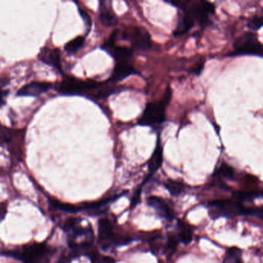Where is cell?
I'll return each instance as SVG.
<instances>
[{"label": "cell", "instance_id": "cell-3", "mask_svg": "<svg viewBox=\"0 0 263 263\" xmlns=\"http://www.w3.org/2000/svg\"><path fill=\"white\" fill-rule=\"evenodd\" d=\"M171 90L167 88L164 99L160 101L147 104L144 112L138 119V124L141 126H154L165 121V108L171 98Z\"/></svg>", "mask_w": 263, "mask_h": 263}, {"label": "cell", "instance_id": "cell-21", "mask_svg": "<svg viewBox=\"0 0 263 263\" xmlns=\"http://www.w3.org/2000/svg\"><path fill=\"white\" fill-rule=\"evenodd\" d=\"M164 186L173 196H178L184 192V186L178 181L170 180L164 184Z\"/></svg>", "mask_w": 263, "mask_h": 263}, {"label": "cell", "instance_id": "cell-6", "mask_svg": "<svg viewBox=\"0 0 263 263\" xmlns=\"http://www.w3.org/2000/svg\"><path fill=\"white\" fill-rule=\"evenodd\" d=\"M118 35L121 39L127 40L132 44V47L137 50H148L152 46L150 34L144 27H133L128 31L120 33Z\"/></svg>", "mask_w": 263, "mask_h": 263}, {"label": "cell", "instance_id": "cell-20", "mask_svg": "<svg viewBox=\"0 0 263 263\" xmlns=\"http://www.w3.org/2000/svg\"><path fill=\"white\" fill-rule=\"evenodd\" d=\"M234 196L239 201H250L258 197H263V192H258V191L235 192Z\"/></svg>", "mask_w": 263, "mask_h": 263}, {"label": "cell", "instance_id": "cell-26", "mask_svg": "<svg viewBox=\"0 0 263 263\" xmlns=\"http://www.w3.org/2000/svg\"><path fill=\"white\" fill-rule=\"evenodd\" d=\"M263 26V15L262 16H255L252 18L249 24H248V27L251 30L253 31H256L258 29L261 28Z\"/></svg>", "mask_w": 263, "mask_h": 263}, {"label": "cell", "instance_id": "cell-9", "mask_svg": "<svg viewBox=\"0 0 263 263\" xmlns=\"http://www.w3.org/2000/svg\"><path fill=\"white\" fill-rule=\"evenodd\" d=\"M102 48L107 53H110L116 60L117 62H129L130 58L133 56L132 49L116 46L115 42L110 39L104 44Z\"/></svg>", "mask_w": 263, "mask_h": 263}, {"label": "cell", "instance_id": "cell-14", "mask_svg": "<svg viewBox=\"0 0 263 263\" xmlns=\"http://www.w3.org/2000/svg\"><path fill=\"white\" fill-rule=\"evenodd\" d=\"M99 19L101 24L107 27H114L118 23V16L103 1L100 2Z\"/></svg>", "mask_w": 263, "mask_h": 263}, {"label": "cell", "instance_id": "cell-27", "mask_svg": "<svg viewBox=\"0 0 263 263\" xmlns=\"http://www.w3.org/2000/svg\"><path fill=\"white\" fill-rule=\"evenodd\" d=\"M245 215H253L263 220V206L257 208H246L245 209Z\"/></svg>", "mask_w": 263, "mask_h": 263}, {"label": "cell", "instance_id": "cell-25", "mask_svg": "<svg viewBox=\"0 0 263 263\" xmlns=\"http://www.w3.org/2000/svg\"><path fill=\"white\" fill-rule=\"evenodd\" d=\"M177 246H178L177 238H175V235H170V236L168 237L167 246H166L165 248L166 255H167V256H171V255L175 252Z\"/></svg>", "mask_w": 263, "mask_h": 263}, {"label": "cell", "instance_id": "cell-2", "mask_svg": "<svg viewBox=\"0 0 263 263\" xmlns=\"http://www.w3.org/2000/svg\"><path fill=\"white\" fill-rule=\"evenodd\" d=\"M7 254L24 263H48L52 250L44 243H33L10 251Z\"/></svg>", "mask_w": 263, "mask_h": 263}, {"label": "cell", "instance_id": "cell-17", "mask_svg": "<svg viewBox=\"0 0 263 263\" xmlns=\"http://www.w3.org/2000/svg\"><path fill=\"white\" fill-rule=\"evenodd\" d=\"M121 90H122L121 87H112V86L104 85V84H102L98 90H95V93H90L88 97L97 100L104 99L113 93L121 91Z\"/></svg>", "mask_w": 263, "mask_h": 263}, {"label": "cell", "instance_id": "cell-19", "mask_svg": "<svg viewBox=\"0 0 263 263\" xmlns=\"http://www.w3.org/2000/svg\"><path fill=\"white\" fill-rule=\"evenodd\" d=\"M179 238L184 244H189L192 240V232L189 226L184 222H179Z\"/></svg>", "mask_w": 263, "mask_h": 263}, {"label": "cell", "instance_id": "cell-7", "mask_svg": "<svg viewBox=\"0 0 263 263\" xmlns=\"http://www.w3.org/2000/svg\"><path fill=\"white\" fill-rule=\"evenodd\" d=\"M209 208L212 209V211H210L212 217L216 214L217 217L223 216L227 218H233L237 215H244L246 209L239 201L231 200L212 201L209 204Z\"/></svg>", "mask_w": 263, "mask_h": 263}, {"label": "cell", "instance_id": "cell-16", "mask_svg": "<svg viewBox=\"0 0 263 263\" xmlns=\"http://www.w3.org/2000/svg\"><path fill=\"white\" fill-rule=\"evenodd\" d=\"M194 24H195V21L191 17L190 15L184 10L182 14L180 16L179 20H178L176 29L174 32V35L175 36H178L184 34L191 28H192Z\"/></svg>", "mask_w": 263, "mask_h": 263}, {"label": "cell", "instance_id": "cell-11", "mask_svg": "<svg viewBox=\"0 0 263 263\" xmlns=\"http://www.w3.org/2000/svg\"><path fill=\"white\" fill-rule=\"evenodd\" d=\"M51 86L50 83L33 81L21 87L16 95L21 97H36L47 92L49 89L51 88Z\"/></svg>", "mask_w": 263, "mask_h": 263}, {"label": "cell", "instance_id": "cell-4", "mask_svg": "<svg viewBox=\"0 0 263 263\" xmlns=\"http://www.w3.org/2000/svg\"><path fill=\"white\" fill-rule=\"evenodd\" d=\"M101 85L102 83L96 82L91 80L83 81L73 77H67L63 80L58 90L64 95H83L87 92H90V95L98 90Z\"/></svg>", "mask_w": 263, "mask_h": 263}, {"label": "cell", "instance_id": "cell-22", "mask_svg": "<svg viewBox=\"0 0 263 263\" xmlns=\"http://www.w3.org/2000/svg\"><path fill=\"white\" fill-rule=\"evenodd\" d=\"M240 255L241 251L236 248H232L228 251L223 263H242Z\"/></svg>", "mask_w": 263, "mask_h": 263}, {"label": "cell", "instance_id": "cell-10", "mask_svg": "<svg viewBox=\"0 0 263 263\" xmlns=\"http://www.w3.org/2000/svg\"><path fill=\"white\" fill-rule=\"evenodd\" d=\"M38 58L44 64L51 66L59 71H62L61 70V52L58 49L44 47L40 51Z\"/></svg>", "mask_w": 263, "mask_h": 263}, {"label": "cell", "instance_id": "cell-28", "mask_svg": "<svg viewBox=\"0 0 263 263\" xmlns=\"http://www.w3.org/2000/svg\"><path fill=\"white\" fill-rule=\"evenodd\" d=\"M78 11H79L80 15H81V18H82L83 21H84V24H85L86 27H87V28L90 29V27H91L92 21L91 19H90V16L88 15V13H86L84 10L80 8V7H78Z\"/></svg>", "mask_w": 263, "mask_h": 263}, {"label": "cell", "instance_id": "cell-5", "mask_svg": "<svg viewBox=\"0 0 263 263\" xmlns=\"http://www.w3.org/2000/svg\"><path fill=\"white\" fill-rule=\"evenodd\" d=\"M232 54L263 57V45L258 41L255 33H246L235 41Z\"/></svg>", "mask_w": 263, "mask_h": 263}, {"label": "cell", "instance_id": "cell-15", "mask_svg": "<svg viewBox=\"0 0 263 263\" xmlns=\"http://www.w3.org/2000/svg\"><path fill=\"white\" fill-rule=\"evenodd\" d=\"M163 162V149L160 137L157 141L156 147L148 161V170L151 174L155 173L161 167Z\"/></svg>", "mask_w": 263, "mask_h": 263}, {"label": "cell", "instance_id": "cell-13", "mask_svg": "<svg viewBox=\"0 0 263 263\" xmlns=\"http://www.w3.org/2000/svg\"><path fill=\"white\" fill-rule=\"evenodd\" d=\"M147 204L155 209L162 218L171 221L174 218V212L165 200L157 196H151L147 198Z\"/></svg>", "mask_w": 263, "mask_h": 263}, {"label": "cell", "instance_id": "cell-18", "mask_svg": "<svg viewBox=\"0 0 263 263\" xmlns=\"http://www.w3.org/2000/svg\"><path fill=\"white\" fill-rule=\"evenodd\" d=\"M84 42H85V38L84 36H78L66 44L64 47L65 51L70 55L75 54L78 50L82 48Z\"/></svg>", "mask_w": 263, "mask_h": 263}, {"label": "cell", "instance_id": "cell-29", "mask_svg": "<svg viewBox=\"0 0 263 263\" xmlns=\"http://www.w3.org/2000/svg\"><path fill=\"white\" fill-rule=\"evenodd\" d=\"M203 67H204V64H203V63H201L199 65L197 66V67L194 68V70H192V73H195V74H199L201 70H202Z\"/></svg>", "mask_w": 263, "mask_h": 263}, {"label": "cell", "instance_id": "cell-24", "mask_svg": "<svg viewBox=\"0 0 263 263\" xmlns=\"http://www.w3.org/2000/svg\"><path fill=\"white\" fill-rule=\"evenodd\" d=\"M91 263H116L115 258L101 255L98 252H93L91 254Z\"/></svg>", "mask_w": 263, "mask_h": 263}, {"label": "cell", "instance_id": "cell-12", "mask_svg": "<svg viewBox=\"0 0 263 263\" xmlns=\"http://www.w3.org/2000/svg\"><path fill=\"white\" fill-rule=\"evenodd\" d=\"M135 73V69L129 62H117L110 78L107 80V83L116 84L125 79L130 75Z\"/></svg>", "mask_w": 263, "mask_h": 263}, {"label": "cell", "instance_id": "cell-23", "mask_svg": "<svg viewBox=\"0 0 263 263\" xmlns=\"http://www.w3.org/2000/svg\"><path fill=\"white\" fill-rule=\"evenodd\" d=\"M218 174L220 176L223 177V178L232 179V178H234V175H235V171L229 164L223 163V164L220 165L219 168H218Z\"/></svg>", "mask_w": 263, "mask_h": 263}, {"label": "cell", "instance_id": "cell-1", "mask_svg": "<svg viewBox=\"0 0 263 263\" xmlns=\"http://www.w3.org/2000/svg\"><path fill=\"white\" fill-rule=\"evenodd\" d=\"M99 243L104 250L112 249L116 246L127 245L133 241V238L118 232V228L109 218L100 219L98 226Z\"/></svg>", "mask_w": 263, "mask_h": 263}, {"label": "cell", "instance_id": "cell-8", "mask_svg": "<svg viewBox=\"0 0 263 263\" xmlns=\"http://www.w3.org/2000/svg\"><path fill=\"white\" fill-rule=\"evenodd\" d=\"M181 6V8L187 12L195 22L198 23L200 26L207 25L209 16L214 13L215 7L209 3L200 1V2L192 3L190 6Z\"/></svg>", "mask_w": 263, "mask_h": 263}]
</instances>
